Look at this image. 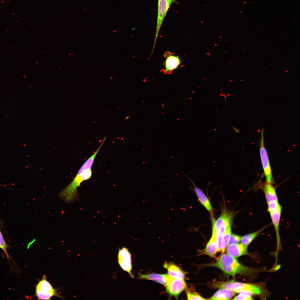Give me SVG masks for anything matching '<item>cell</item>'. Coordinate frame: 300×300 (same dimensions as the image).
Listing matches in <instances>:
<instances>
[{"label": "cell", "mask_w": 300, "mask_h": 300, "mask_svg": "<svg viewBox=\"0 0 300 300\" xmlns=\"http://www.w3.org/2000/svg\"><path fill=\"white\" fill-rule=\"evenodd\" d=\"M100 148L99 147L82 166L76 176L71 183L60 192L59 196L65 201L71 202L78 196L77 189L82 183L91 178L92 174V168L94 161Z\"/></svg>", "instance_id": "1"}, {"label": "cell", "mask_w": 300, "mask_h": 300, "mask_svg": "<svg viewBox=\"0 0 300 300\" xmlns=\"http://www.w3.org/2000/svg\"><path fill=\"white\" fill-rule=\"evenodd\" d=\"M206 266L218 268L225 274L233 276L237 274L245 275L252 272V269L241 264L236 258L228 254H223L216 262Z\"/></svg>", "instance_id": "2"}, {"label": "cell", "mask_w": 300, "mask_h": 300, "mask_svg": "<svg viewBox=\"0 0 300 300\" xmlns=\"http://www.w3.org/2000/svg\"><path fill=\"white\" fill-rule=\"evenodd\" d=\"M208 285L211 289H227L236 293L246 292L253 295H260L262 293L261 290L259 287L252 285L235 282L233 280L226 282L213 281L208 283Z\"/></svg>", "instance_id": "3"}, {"label": "cell", "mask_w": 300, "mask_h": 300, "mask_svg": "<svg viewBox=\"0 0 300 300\" xmlns=\"http://www.w3.org/2000/svg\"><path fill=\"white\" fill-rule=\"evenodd\" d=\"M264 129L263 127L261 131V137L260 142V157L266 178V182L273 184H274V181L271 167L267 151L264 144Z\"/></svg>", "instance_id": "4"}, {"label": "cell", "mask_w": 300, "mask_h": 300, "mask_svg": "<svg viewBox=\"0 0 300 300\" xmlns=\"http://www.w3.org/2000/svg\"><path fill=\"white\" fill-rule=\"evenodd\" d=\"M36 289V296L38 300H50L53 296H59L56 290L53 288L45 278L38 283Z\"/></svg>", "instance_id": "5"}, {"label": "cell", "mask_w": 300, "mask_h": 300, "mask_svg": "<svg viewBox=\"0 0 300 300\" xmlns=\"http://www.w3.org/2000/svg\"><path fill=\"white\" fill-rule=\"evenodd\" d=\"M172 2L170 0H158L156 30L152 54L155 47L161 26Z\"/></svg>", "instance_id": "6"}, {"label": "cell", "mask_w": 300, "mask_h": 300, "mask_svg": "<svg viewBox=\"0 0 300 300\" xmlns=\"http://www.w3.org/2000/svg\"><path fill=\"white\" fill-rule=\"evenodd\" d=\"M118 263L123 270L127 272L131 277L134 278L132 270L131 254L127 248L123 247L119 249L118 255Z\"/></svg>", "instance_id": "7"}, {"label": "cell", "mask_w": 300, "mask_h": 300, "mask_svg": "<svg viewBox=\"0 0 300 300\" xmlns=\"http://www.w3.org/2000/svg\"><path fill=\"white\" fill-rule=\"evenodd\" d=\"M166 291L170 296L177 297L186 289V283L184 280L170 279L166 285Z\"/></svg>", "instance_id": "8"}, {"label": "cell", "mask_w": 300, "mask_h": 300, "mask_svg": "<svg viewBox=\"0 0 300 300\" xmlns=\"http://www.w3.org/2000/svg\"><path fill=\"white\" fill-rule=\"evenodd\" d=\"M213 231H219L222 234L227 228L230 225L231 216L230 214L224 212L217 220L213 218Z\"/></svg>", "instance_id": "9"}, {"label": "cell", "mask_w": 300, "mask_h": 300, "mask_svg": "<svg viewBox=\"0 0 300 300\" xmlns=\"http://www.w3.org/2000/svg\"><path fill=\"white\" fill-rule=\"evenodd\" d=\"M170 52H167L165 57H167L165 63L164 73L165 74H171L172 72L176 69L181 63V60L179 56L172 55Z\"/></svg>", "instance_id": "10"}, {"label": "cell", "mask_w": 300, "mask_h": 300, "mask_svg": "<svg viewBox=\"0 0 300 300\" xmlns=\"http://www.w3.org/2000/svg\"><path fill=\"white\" fill-rule=\"evenodd\" d=\"M138 279L152 280L163 285H167L171 277L168 274H139Z\"/></svg>", "instance_id": "11"}, {"label": "cell", "mask_w": 300, "mask_h": 300, "mask_svg": "<svg viewBox=\"0 0 300 300\" xmlns=\"http://www.w3.org/2000/svg\"><path fill=\"white\" fill-rule=\"evenodd\" d=\"M164 267L167 268L168 275L170 277L177 279H184L186 273L176 265L171 263H167L164 265Z\"/></svg>", "instance_id": "12"}, {"label": "cell", "mask_w": 300, "mask_h": 300, "mask_svg": "<svg viewBox=\"0 0 300 300\" xmlns=\"http://www.w3.org/2000/svg\"><path fill=\"white\" fill-rule=\"evenodd\" d=\"M226 251L228 254L235 258L247 254L248 253L247 246L241 244L229 245Z\"/></svg>", "instance_id": "13"}, {"label": "cell", "mask_w": 300, "mask_h": 300, "mask_svg": "<svg viewBox=\"0 0 300 300\" xmlns=\"http://www.w3.org/2000/svg\"><path fill=\"white\" fill-rule=\"evenodd\" d=\"M182 173L186 175V176L187 177L190 181L192 182L193 184L194 187V191L195 193H196L199 201L200 203L202 205L205 207L207 210H208L209 212L211 213V214H212L213 212V208L211 206L210 202L209 201L208 198L206 196V195L204 194V193L202 191L201 189H200L198 188L195 185L194 183L193 182L190 178L188 177L187 175L184 173L182 172Z\"/></svg>", "instance_id": "14"}, {"label": "cell", "mask_w": 300, "mask_h": 300, "mask_svg": "<svg viewBox=\"0 0 300 300\" xmlns=\"http://www.w3.org/2000/svg\"><path fill=\"white\" fill-rule=\"evenodd\" d=\"M262 189L264 192L267 203L278 201L275 188L272 184L266 182L262 185Z\"/></svg>", "instance_id": "15"}, {"label": "cell", "mask_w": 300, "mask_h": 300, "mask_svg": "<svg viewBox=\"0 0 300 300\" xmlns=\"http://www.w3.org/2000/svg\"><path fill=\"white\" fill-rule=\"evenodd\" d=\"M215 232H212L211 237L207 243L205 248L204 252L205 254L211 257L214 258L218 252Z\"/></svg>", "instance_id": "16"}, {"label": "cell", "mask_w": 300, "mask_h": 300, "mask_svg": "<svg viewBox=\"0 0 300 300\" xmlns=\"http://www.w3.org/2000/svg\"><path fill=\"white\" fill-rule=\"evenodd\" d=\"M236 293L226 289H221L210 299L207 300H230L235 295Z\"/></svg>", "instance_id": "17"}, {"label": "cell", "mask_w": 300, "mask_h": 300, "mask_svg": "<svg viewBox=\"0 0 300 300\" xmlns=\"http://www.w3.org/2000/svg\"><path fill=\"white\" fill-rule=\"evenodd\" d=\"M269 226H265L259 230L243 236L241 240V244L247 247L256 237Z\"/></svg>", "instance_id": "18"}, {"label": "cell", "mask_w": 300, "mask_h": 300, "mask_svg": "<svg viewBox=\"0 0 300 300\" xmlns=\"http://www.w3.org/2000/svg\"><path fill=\"white\" fill-rule=\"evenodd\" d=\"M231 228L229 225L223 234L222 249L221 251L222 254H223L227 247L231 235Z\"/></svg>", "instance_id": "19"}, {"label": "cell", "mask_w": 300, "mask_h": 300, "mask_svg": "<svg viewBox=\"0 0 300 300\" xmlns=\"http://www.w3.org/2000/svg\"><path fill=\"white\" fill-rule=\"evenodd\" d=\"M9 246L7 245L5 241L4 240L2 233L0 231V248L3 250L4 253L5 254L7 259H8L9 261V264L11 265V263L10 262L9 260L10 259L12 261V262H13V260H12L11 258L9 255L8 252H7V248Z\"/></svg>", "instance_id": "20"}, {"label": "cell", "mask_w": 300, "mask_h": 300, "mask_svg": "<svg viewBox=\"0 0 300 300\" xmlns=\"http://www.w3.org/2000/svg\"><path fill=\"white\" fill-rule=\"evenodd\" d=\"M187 299L189 300H206L196 292H193L187 290L186 291Z\"/></svg>", "instance_id": "21"}, {"label": "cell", "mask_w": 300, "mask_h": 300, "mask_svg": "<svg viewBox=\"0 0 300 300\" xmlns=\"http://www.w3.org/2000/svg\"><path fill=\"white\" fill-rule=\"evenodd\" d=\"M218 252H221L222 249V237L223 235L219 231L215 232Z\"/></svg>", "instance_id": "22"}, {"label": "cell", "mask_w": 300, "mask_h": 300, "mask_svg": "<svg viewBox=\"0 0 300 300\" xmlns=\"http://www.w3.org/2000/svg\"><path fill=\"white\" fill-rule=\"evenodd\" d=\"M268 210L269 213L282 208V207L278 201H272L268 203Z\"/></svg>", "instance_id": "23"}, {"label": "cell", "mask_w": 300, "mask_h": 300, "mask_svg": "<svg viewBox=\"0 0 300 300\" xmlns=\"http://www.w3.org/2000/svg\"><path fill=\"white\" fill-rule=\"evenodd\" d=\"M238 296L235 297L232 299L233 300H252V294L249 293L241 292Z\"/></svg>", "instance_id": "24"}, {"label": "cell", "mask_w": 300, "mask_h": 300, "mask_svg": "<svg viewBox=\"0 0 300 300\" xmlns=\"http://www.w3.org/2000/svg\"><path fill=\"white\" fill-rule=\"evenodd\" d=\"M242 237L235 234H232L229 240V245L238 244L241 241Z\"/></svg>", "instance_id": "25"}, {"label": "cell", "mask_w": 300, "mask_h": 300, "mask_svg": "<svg viewBox=\"0 0 300 300\" xmlns=\"http://www.w3.org/2000/svg\"><path fill=\"white\" fill-rule=\"evenodd\" d=\"M130 116H128L126 117V118H125V119H124V120H127V119H128L129 118H130Z\"/></svg>", "instance_id": "26"}, {"label": "cell", "mask_w": 300, "mask_h": 300, "mask_svg": "<svg viewBox=\"0 0 300 300\" xmlns=\"http://www.w3.org/2000/svg\"><path fill=\"white\" fill-rule=\"evenodd\" d=\"M170 0L172 2H176V0Z\"/></svg>", "instance_id": "27"}, {"label": "cell", "mask_w": 300, "mask_h": 300, "mask_svg": "<svg viewBox=\"0 0 300 300\" xmlns=\"http://www.w3.org/2000/svg\"><path fill=\"white\" fill-rule=\"evenodd\" d=\"M92 122L93 123H97V122H96V121H92Z\"/></svg>", "instance_id": "28"}]
</instances>
